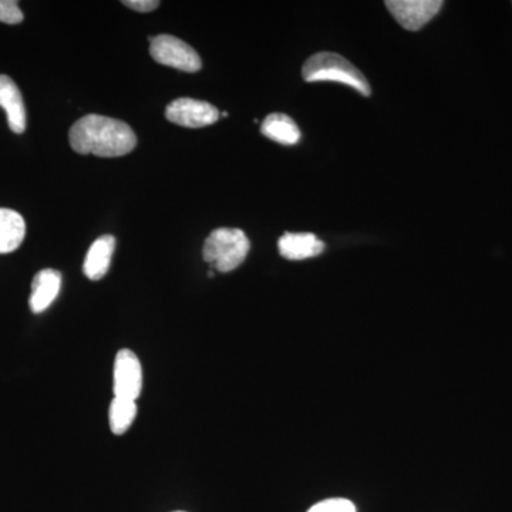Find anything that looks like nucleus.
Returning <instances> with one entry per match:
<instances>
[{
	"instance_id": "1",
	"label": "nucleus",
	"mask_w": 512,
	"mask_h": 512,
	"mask_svg": "<svg viewBox=\"0 0 512 512\" xmlns=\"http://www.w3.org/2000/svg\"><path fill=\"white\" fill-rule=\"evenodd\" d=\"M70 146L76 153L97 157H123L137 146L133 128L124 121L90 114L74 123L69 133Z\"/></svg>"
},
{
	"instance_id": "2",
	"label": "nucleus",
	"mask_w": 512,
	"mask_h": 512,
	"mask_svg": "<svg viewBox=\"0 0 512 512\" xmlns=\"http://www.w3.org/2000/svg\"><path fill=\"white\" fill-rule=\"evenodd\" d=\"M303 79L309 83L338 82L353 87L363 96H370V84L362 72L345 57L335 53L322 52L306 60L302 69Z\"/></svg>"
},
{
	"instance_id": "3",
	"label": "nucleus",
	"mask_w": 512,
	"mask_h": 512,
	"mask_svg": "<svg viewBox=\"0 0 512 512\" xmlns=\"http://www.w3.org/2000/svg\"><path fill=\"white\" fill-rule=\"evenodd\" d=\"M251 244L244 231L234 228H220L211 232L205 241L202 255L205 262L215 271L231 272L237 269L248 256Z\"/></svg>"
},
{
	"instance_id": "4",
	"label": "nucleus",
	"mask_w": 512,
	"mask_h": 512,
	"mask_svg": "<svg viewBox=\"0 0 512 512\" xmlns=\"http://www.w3.org/2000/svg\"><path fill=\"white\" fill-rule=\"evenodd\" d=\"M150 55L157 63L185 73L198 72L202 67L198 53L184 40L170 35L150 37Z\"/></svg>"
},
{
	"instance_id": "5",
	"label": "nucleus",
	"mask_w": 512,
	"mask_h": 512,
	"mask_svg": "<svg viewBox=\"0 0 512 512\" xmlns=\"http://www.w3.org/2000/svg\"><path fill=\"white\" fill-rule=\"evenodd\" d=\"M143 390V367L136 353L121 349L114 363V397L137 402Z\"/></svg>"
},
{
	"instance_id": "6",
	"label": "nucleus",
	"mask_w": 512,
	"mask_h": 512,
	"mask_svg": "<svg viewBox=\"0 0 512 512\" xmlns=\"http://www.w3.org/2000/svg\"><path fill=\"white\" fill-rule=\"evenodd\" d=\"M165 117L171 123L181 127L201 128L211 126L220 120V111L207 101L187 99L174 100L165 111Z\"/></svg>"
},
{
	"instance_id": "7",
	"label": "nucleus",
	"mask_w": 512,
	"mask_h": 512,
	"mask_svg": "<svg viewBox=\"0 0 512 512\" xmlns=\"http://www.w3.org/2000/svg\"><path fill=\"white\" fill-rule=\"evenodd\" d=\"M443 2L441 0H389L386 8L404 29L420 30L431 19L436 18Z\"/></svg>"
},
{
	"instance_id": "8",
	"label": "nucleus",
	"mask_w": 512,
	"mask_h": 512,
	"mask_svg": "<svg viewBox=\"0 0 512 512\" xmlns=\"http://www.w3.org/2000/svg\"><path fill=\"white\" fill-rule=\"evenodd\" d=\"M0 107L6 111L10 130L22 134L26 130L25 103L19 87L5 74H0Z\"/></svg>"
},
{
	"instance_id": "9",
	"label": "nucleus",
	"mask_w": 512,
	"mask_h": 512,
	"mask_svg": "<svg viewBox=\"0 0 512 512\" xmlns=\"http://www.w3.org/2000/svg\"><path fill=\"white\" fill-rule=\"evenodd\" d=\"M62 288V274L56 269H43L33 278L32 295L29 305L32 312H45L59 295Z\"/></svg>"
},
{
	"instance_id": "10",
	"label": "nucleus",
	"mask_w": 512,
	"mask_h": 512,
	"mask_svg": "<svg viewBox=\"0 0 512 512\" xmlns=\"http://www.w3.org/2000/svg\"><path fill=\"white\" fill-rule=\"evenodd\" d=\"M114 249H116V238L113 235H103L93 242L83 264L84 275L90 281H100L107 275Z\"/></svg>"
},
{
	"instance_id": "11",
	"label": "nucleus",
	"mask_w": 512,
	"mask_h": 512,
	"mask_svg": "<svg viewBox=\"0 0 512 512\" xmlns=\"http://www.w3.org/2000/svg\"><path fill=\"white\" fill-rule=\"evenodd\" d=\"M279 254L289 261H302L322 254L325 244L313 234H285L278 242Z\"/></svg>"
},
{
	"instance_id": "12",
	"label": "nucleus",
	"mask_w": 512,
	"mask_h": 512,
	"mask_svg": "<svg viewBox=\"0 0 512 512\" xmlns=\"http://www.w3.org/2000/svg\"><path fill=\"white\" fill-rule=\"evenodd\" d=\"M26 224L19 212L0 208V254H10L22 245Z\"/></svg>"
},
{
	"instance_id": "13",
	"label": "nucleus",
	"mask_w": 512,
	"mask_h": 512,
	"mask_svg": "<svg viewBox=\"0 0 512 512\" xmlns=\"http://www.w3.org/2000/svg\"><path fill=\"white\" fill-rule=\"evenodd\" d=\"M262 134L276 143L293 146L301 140V131L291 117L282 113L269 114L261 126Z\"/></svg>"
},
{
	"instance_id": "14",
	"label": "nucleus",
	"mask_w": 512,
	"mask_h": 512,
	"mask_svg": "<svg viewBox=\"0 0 512 512\" xmlns=\"http://www.w3.org/2000/svg\"><path fill=\"white\" fill-rule=\"evenodd\" d=\"M137 416V402L134 400L114 397L110 404L109 423L110 429L117 436L126 433L134 423Z\"/></svg>"
},
{
	"instance_id": "15",
	"label": "nucleus",
	"mask_w": 512,
	"mask_h": 512,
	"mask_svg": "<svg viewBox=\"0 0 512 512\" xmlns=\"http://www.w3.org/2000/svg\"><path fill=\"white\" fill-rule=\"evenodd\" d=\"M308 512H356L355 504L345 498H330L313 505Z\"/></svg>"
},
{
	"instance_id": "16",
	"label": "nucleus",
	"mask_w": 512,
	"mask_h": 512,
	"mask_svg": "<svg viewBox=\"0 0 512 512\" xmlns=\"http://www.w3.org/2000/svg\"><path fill=\"white\" fill-rule=\"evenodd\" d=\"M0 22L6 25H18L23 22V13L16 0H0Z\"/></svg>"
},
{
	"instance_id": "17",
	"label": "nucleus",
	"mask_w": 512,
	"mask_h": 512,
	"mask_svg": "<svg viewBox=\"0 0 512 512\" xmlns=\"http://www.w3.org/2000/svg\"><path fill=\"white\" fill-rule=\"evenodd\" d=\"M123 5L136 10V12L148 13L156 10L160 6V2L157 0H126Z\"/></svg>"
},
{
	"instance_id": "18",
	"label": "nucleus",
	"mask_w": 512,
	"mask_h": 512,
	"mask_svg": "<svg viewBox=\"0 0 512 512\" xmlns=\"http://www.w3.org/2000/svg\"><path fill=\"white\" fill-rule=\"evenodd\" d=\"M175 512H185V511H175Z\"/></svg>"
}]
</instances>
